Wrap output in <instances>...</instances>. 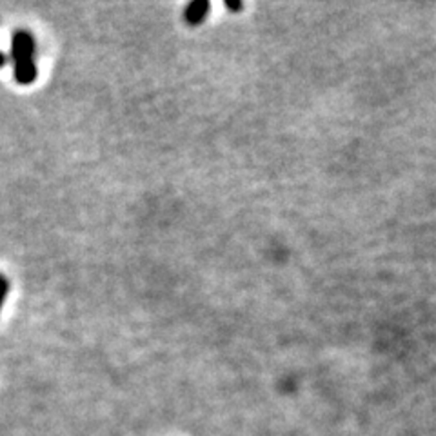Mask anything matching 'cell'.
Segmentation results:
<instances>
[{"label":"cell","instance_id":"obj_2","mask_svg":"<svg viewBox=\"0 0 436 436\" xmlns=\"http://www.w3.org/2000/svg\"><path fill=\"white\" fill-rule=\"evenodd\" d=\"M8 291H9L8 280L0 275V309H2V306H4V300H6V297H8Z\"/></svg>","mask_w":436,"mask_h":436},{"label":"cell","instance_id":"obj_1","mask_svg":"<svg viewBox=\"0 0 436 436\" xmlns=\"http://www.w3.org/2000/svg\"><path fill=\"white\" fill-rule=\"evenodd\" d=\"M11 54L15 66V80L21 86H30L37 80V66H35V40L30 31L18 30L11 37Z\"/></svg>","mask_w":436,"mask_h":436},{"label":"cell","instance_id":"obj_3","mask_svg":"<svg viewBox=\"0 0 436 436\" xmlns=\"http://www.w3.org/2000/svg\"><path fill=\"white\" fill-rule=\"evenodd\" d=\"M6 62H8V57H6V53H2V51H0V67H4Z\"/></svg>","mask_w":436,"mask_h":436}]
</instances>
